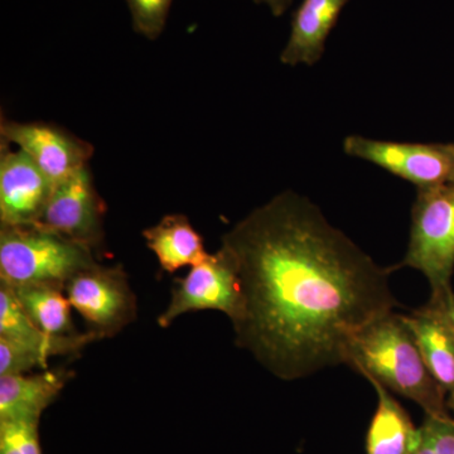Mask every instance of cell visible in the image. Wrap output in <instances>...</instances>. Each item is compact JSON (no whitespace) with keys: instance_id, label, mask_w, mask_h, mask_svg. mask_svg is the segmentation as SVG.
Wrapping results in <instances>:
<instances>
[{"instance_id":"obj_1","label":"cell","mask_w":454,"mask_h":454,"mask_svg":"<svg viewBox=\"0 0 454 454\" xmlns=\"http://www.w3.org/2000/svg\"><path fill=\"white\" fill-rule=\"evenodd\" d=\"M221 247L243 293L236 345L282 380L348 364L357 334L397 304L390 270L294 191L239 221Z\"/></svg>"},{"instance_id":"obj_2","label":"cell","mask_w":454,"mask_h":454,"mask_svg":"<svg viewBox=\"0 0 454 454\" xmlns=\"http://www.w3.org/2000/svg\"><path fill=\"white\" fill-rule=\"evenodd\" d=\"M346 365L367 381H378L390 393L411 400L426 415H450L446 391L424 363L403 315L391 312L361 331L351 343Z\"/></svg>"},{"instance_id":"obj_3","label":"cell","mask_w":454,"mask_h":454,"mask_svg":"<svg viewBox=\"0 0 454 454\" xmlns=\"http://www.w3.org/2000/svg\"><path fill=\"white\" fill-rule=\"evenodd\" d=\"M90 247L40 225L2 227L0 282L64 286L79 271L97 264Z\"/></svg>"},{"instance_id":"obj_4","label":"cell","mask_w":454,"mask_h":454,"mask_svg":"<svg viewBox=\"0 0 454 454\" xmlns=\"http://www.w3.org/2000/svg\"><path fill=\"white\" fill-rule=\"evenodd\" d=\"M404 267L424 274L432 291L430 298L453 291L454 184L418 190L408 250L394 269Z\"/></svg>"},{"instance_id":"obj_5","label":"cell","mask_w":454,"mask_h":454,"mask_svg":"<svg viewBox=\"0 0 454 454\" xmlns=\"http://www.w3.org/2000/svg\"><path fill=\"white\" fill-rule=\"evenodd\" d=\"M343 152L375 164L418 190L454 184V143H402L349 136Z\"/></svg>"},{"instance_id":"obj_6","label":"cell","mask_w":454,"mask_h":454,"mask_svg":"<svg viewBox=\"0 0 454 454\" xmlns=\"http://www.w3.org/2000/svg\"><path fill=\"white\" fill-rule=\"evenodd\" d=\"M219 310L235 324L243 310L240 279L231 256L223 247L175 280L168 307L158 318L162 328L195 310Z\"/></svg>"},{"instance_id":"obj_7","label":"cell","mask_w":454,"mask_h":454,"mask_svg":"<svg viewBox=\"0 0 454 454\" xmlns=\"http://www.w3.org/2000/svg\"><path fill=\"white\" fill-rule=\"evenodd\" d=\"M65 292L73 309L103 339L137 318V298L121 265L97 262L83 269L65 284Z\"/></svg>"},{"instance_id":"obj_8","label":"cell","mask_w":454,"mask_h":454,"mask_svg":"<svg viewBox=\"0 0 454 454\" xmlns=\"http://www.w3.org/2000/svg\"><path fill=\"white\" fill-rule=\"evenodd\" d=\"M106 205L95 187L90 167L77 170L53 188L35 225L98 252L106 240Z\"/></svg>"},{"instance_id":"obj_9","label":"cell","mask_w":454,"mask_h":454,"mask_svg":"<svg viewBox=\"0 0 454 454\" xmlns=\"http://www.w3.org/2000/svg\"><path fill=\"white\" fill-rule=\"evenodd\" d=\"M2 140L25 152L53 184L89 166L94 146L49 122H20L2 118Z\"/></svg>"},{"instance_id":"obj_10","label":"cell","mask_w":454,"mask_h":454,"mask_svg":"<svg viewBox=\"0 0 454 454\" xmlns=\"http://www.w3.org/2000/svg\"><path fill=\"white\" fill-rule=\"evenodd\" d=\"M0 151V225H35L55 184L25 152L4 140Z\"/></svg>"},{"instance_id":"obj_11","label":"cell","mask_w":454,"mask_h":454,"mask_svg":"<svg viewBox=\"0 0 454 454\" xmlns=\"http://www.w3.org/2000/svg\"><path fill=\"white\" fill-rule=\"evenodd\" d=\"M349 0H301L293 13L291 35L284 47L283 65L313 66L321 61L325 41Z\"/></svg>"},{"instance_id":"obj_12","label":"cell","mask_w":454,"mask_h":454,"mask_svg":"<svg viewBox=\"0 0 454 454\" xmlns=\"http://www.w3.org/2000/svg\"><path fill=\"white\" fill-rule=\"evenodd\" d=\"M0 339L13 340L50 360L59 355L77 354L103 337L92 331L74 334L44 333L27 316L12 286L0 283Z\"/></svg>"},{"instance_id":"obj_13","label":"cell","mask_w":454,"mask_h":454,"mask_svg":"<svg viewBox=\"0 0 454 454\" xmlns=\"http://www.w3.org/2000/svg\"><path fill=\"white\" fill-rule=\"evenodd\" d=\"M70 376L65 370L0 376V420L40 422Z\"/></svg>"},{"instance_id":"obj_14","label":"cell","mask_w":454,"mask_h":454,"mask_svg":"<svg viewBox=\"0 0 454 454\" xmlns=\"http://www.w3.org/2000/svg\"><path fill=\"white\" fill-rule=\"evenodd\" d=\"M413 333L427 367L439 387L454 391V331L434 307L427 304L411 315H403Z\"/></svg>"},{"instance_id":"obj_15","label":"cell","mask_w":454,"mask_h":454,"mask_svg":"<svg viewBox=\"0 0 454 454\" xmlns=\"http://www.w3.org/2000/svg\"><path fill=\"white\" fill-rule=\"evenodd\" d=\"M143 238L167 273H175L184 267H195L210 255L205 250L202 236L186 215H166L160 223L145 229Z\"/></svg>"},{"instance_id":"obj_16","label":"cell","mask_w":454,"mask_h":454,"mask_svg":"<svg viewBox=\"0 0 454 454\" xmlns=\"http://www.w3.org/2000/svg\"><path fill=\"white\" fill-rule=\"evenodd\" d=\"M369 382L378 394V408L367 432V454H411L419 441V428L387 387Z\"/></svg>"},{"instance_id":"obj_17","label":"cell","mask_w":454,"mask_h":454,"mask_svg":"<svg viewBox=\"0 0 454 454\" xmlns=\"http://www.w3.org/2000/svg\"><path fill=\"white\" fill-rule=\"evenodd\" d=\"M33 324L49 334H74L71 306L65 286L59 284H27L12 286Z\"/></svg>"},{"instance_id":"obj_18","label":"cell","mask_w":454,"mask_h":454,"mask_svg":"<svg viewBox=\"0 0 454 454\" xmlns=\"http://www.w3.org/2000/svg\"><path fill=\"white\" fill-rule=\"evenodd\" d=\"M129 8L134 32L155 41L160 37L168 20L173 0H125Z\"/></svg>"},{"instance_id":"obj_19","label":"cell","mask_w":454,"mask_h":454,"mask_svg":"<svg viewBox=\"0 0 454 454\" xmlns=\"http://www.w3.org/2000/svg\"><path fill=\"white\" fill-rule=\"evenodd\" d=\"M411 454H454V419L450 415H426L419 441Z\"/></svg>"},{"instance_id":"obj_20","label":"cell","mask_w":454,"mask_h":454,"mask_svg":"<svg viewBox=\"0 0 454 454\" xmlns=\"http://www.w3.org/2000/svg\"><path fill=\"white\" fill-rule=\"evenodd\" d=\"M0 454H42L38 422L0 420Z\"/></svg>"},{"instance_id":"obj_21","label":"cell","mask_w":454,"mask_h":454,"mask_svg":"<svg viewBox=\"0 0 454 454\" xmlns=\"http://www.w3.org/2000/svg\"><path fill=\"white\" fill-rule=\"evenodd\" d=\"M49 360L13 340L0 339V376L28 373L35 369L46 370Z\"/></svg>"},{"instance_id":"obj_22","label":"cell","mask_w":454,"mask_h":454,"mask_svg":"<svg viewBox=\"0 0 454 454\" xmlns=\"http://www.w3.org/2000/svg\"><path fill=\"white\" fill-rule=\"evenodd\" d=\"M428 303L439 310L454 331V292H450L443 297L430 298Z\"/></svg>"},{"instance_id":"obj_23","label":"cell","mask_w":454,"mask_h":454,"mask_svg":"<svg viewBox=\"0 0 454 454\" xmlns=\"http://www.w3.org/2000/svg\"><path fill=\"white\" fill-rule=\"evenodd\" d=\"M256 4H265L274 17H282L292 7L293 0H254Z\"/></svg>"},{"instance_id":"obj_24","label":"cell","mask_w":454,"mask_h":454,"mask_svg":"<svg viewBox=\"0 0 454 454\" xmlns=\"http://www.w3.org/2000/svg\"><path fill=\"white\" fill-rule=\"evenodd\" d=\"M447 406L448 411H452V413H454V391H452V393L450 394H448Z\"/></svg>"},{"instance_id":"obj_25","label":"cell","mask_w":454,"mask_h":454,"mask_svg":"<svg viewBox=\"0 0 454 454\" xmlns=\"http://www.w3.org/2000/svg\"><path fill=\"white\" fill-rule=\"evenodd\" d=\"M411 453H413V452H411Z\"/></svg>"}]
</instances>
